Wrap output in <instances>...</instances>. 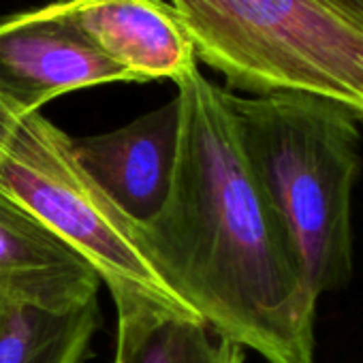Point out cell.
<instances>
[{
    "label": "cell",
    "mask_w": 363,
    "mask_h": 363,
    "mask_svg": "<svg viewBox=\"0 0 363 363\" xmlns=\"http://www.w3.org/2000/svg\"><path fill=\"white\" fill-rule=\"evenodd\" d=\"M118 314L113 363H244V348L201 316L139 295H111Z\"/></svg>",
    "instance_id": "cell-9"
},
{
    "label": "cell",
    "mask_w": 363,
    "mask_h": 363,
    "mask_svg": "<svg viewBox=\"0 0 363 363\" xmlns=\"http://www.w3.org/2000/svg\"><path fill=\"white\" fill-rule=\"evenodd\" d=\"M0 193L69 244L105 282L109 295H139L199 316L147 259L137 223L79 167L71 137L41 111L20 116L0 147Z\"/></svg>",
    "instance_id": "cell-4"
},
{
    "label": "cell",
    "mask_w": 363,
    "mask_h": 363,
    "mask_svg": "<svg viewBox=\"0 0 363 363\" xmlns=\"http://www.w3.org/2000/svg\"><path fill=\"white\" fill-rule=\"evenodd\" d=\"M179 150L160 212L137 225L164 282L212 329L267 363H314L318 295L240 143L227 90L175 82Z\"/></svg>",
    "instance_id": "cell-1"
},
{
    "label": "cell",
    "mask_w": 363,
    "mask_h": 363,
    "mask_svg": "<svg viewBox=\"0 0 363 363\" xmlns=\"http://www.w3.org/2000/svg\"><path fill=\"white\" fill-rule=\"evenodd\" d=\"M20 116H26V113H20L9 101H5L3 96H0V147H3L9 130L13 128V124L20 120Z\"/></svg>",
    "instance_id": "cell-11"
},
{
    "label": "cell",
    "mask_w": 363,
    "mask_h": 363,
    "mask_svg": "<svg viewBox=\"0 0 363 363\" xmlns=\"http://www.w3.org/2000/svg\"><path fill=\"white\" fill-rule=\"evenodd\" d=\"M99 284L69 244L0 193V306L73 312L96 301Z\"/></svg>",
    "instance_id": "cell-7"
},
{
    "label": "cell",
    "mask_w": 363,
    "mask_h": 363,
    "mask_svg": "<svg viewBox=\"0 0 363 363\" xmlns=\"http://www.w3.org/2000/svg\"><path fill=\"white\" fill-rule=\"evenodd\" d=\"M346 3H350L354 9H359V11L363 13V0H346Z\"/></svg>",
    "instance_id": "cell-12"
},
{
    "label": "cell",
    "mask_w": 363,
    "mask_h": 363,
    "mask_svg": "<svg viewBox=\"0 0 363 363\" xmlns=\"http://www.w3.org/2000/svg\"><path fill=\"white\" fill-rule=\"evenodd\" d=\"M73 154L94 184L137 225L164 206L179 150V101L109 133L73 139Z\"/></svg>",
    "instance_id": "cell-6"
},
{
    "label": "cell",
    "mask_w": 363,
    "mask_h": 363,
    "mask_svg": "<svg viewBox=\"0 0 363 363\" xmlns=\"http://www.w3.org/2000/svg\"><path fill=\"white\" fill-rule=\"evenodd\" d=\"M77 30L135 82H177L197 69L191 35L162 0H69Z\"/></svg>",
    "instance_id": "cell-8"
},
{
    "label": "cell",
    "mask_w": 363,
    "mask_h": 363,
    "mask_svg": "<svg viewBox=\"0 0 363 363\" xmlns=\"http://www.w3.org/2000/svg\"><path fill=\"white\" fill-rule=\"evenodd\" d=\"M197 60L252 96L310 94L363 124V13L346 0H171Z\"/></svg>",
    "instance_id": "cell-3"
},
{
    "label": "cell",
    "mask_w": 363,
    "mask_h": 363,
    "mask_svg": "<svg viewBox=\"0 0 363 363\" xmlns=\"http://www.w3.org/2000/svg\"><path fill=\"white\" fill-rule=\"evenodd\" d=\"M240 143L320 297L354 272L352 193L361 173L359 122L310 94L238 96L227 90Z\"/></svg>",
    "instance_id": "cell-2"
},
{
    "label": "cell",
    "mask_w": 363,
    "mask_h": 363,
    "mask_svg": "<svg viewBox=\"0 0 363 363\" xmlns=\"http://www.w3.org/2000/svg\"><path fill=\"white\" fill-rule=\"evenodd\" d=\"M7 308H9V306H0V325H3V320H5V314H7Z\"/></svg>",
    "instance_id": "cell-13"
},
{
    "label": "cell",
    "mask_w": 363,
    "mask_h": 363,
    "mask_svg": "<svg viewBox=\"0 0 363 363\" xmlns=\"http://www.w3.org/2000/svg\"><path fill=\"white\" fill-rule=\"evenodd\" d=\"M96 327V301L73 312L7 308L0 325V363H82Z\"/></svg>",
    "instance_id": "cell-10"
},
{
    "label": "cell",
    "mask_w": 363,
    "mask_h": 363,
    "mask_svg": "<svg viewBox=\"0 0 363 363\" xmlns=\"http://www.w3.org/2000/svg\"><path fill=\"white\" fill-rule=\"evenodd\" d=\"M135 82L75 26L69 0L0 18V96L35 113L67 92Z\"/></svg>",
    "instance_id": "cell-5"
}]
</instances>
